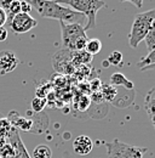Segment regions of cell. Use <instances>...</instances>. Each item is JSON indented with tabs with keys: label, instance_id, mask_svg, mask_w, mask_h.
<instances>
[{
	"label": "cell",
	"instance_id": "6da1fadb",
	"mask_svg": "<svg viewBox=\"0 0 155 158\" xmlns=\"http://www.w3.org/2000/svg\"><path fill=\"white\" fill-rule=\"evenodd\" d=\"M32 9H34L39 15L44 19L58 20L63 23H78L82 24L86 17L69 7H66L55 0H24Z\"/></svg>",
	"mask_w": 155,
	"mask_h": 158
},
{
	"label": "cell",
	"instance_id": "7a4b0ae2",
	"mask_svg": "<svg viewBox=\"0 0 155 158\" xmlns=\"http://www.w3.org/2000/svg\"><path fill=\"white\" fill-rule=\"evenodd\" d=\"M62 31V43L66 50L69 51H84L87 37L82 24L78 23H63L59 22Z\"/></svg>",
	"mask_w": 155,
	"mask_h": 158
},
{
	"label": "cell",
	"instance_id": "3957f363",
	"mask_svg": "<svg viewBox=\"0 0 155 158\" xmlns=\"http://www.w3.org/2000/svg\"><path fill=\"white\" fill-rule=\"evenodd\" d=\"M58 4L68 5L69 9L82 14L86 19V26L84 27L85 32L89 29H93L96 27V16L97 12L105 6V2L103 0H62L58 1Z\"/></svg>",
	"mask_w": 155,
	"mask_h": 158
},
{
	"label": "cell",
	"instance_id": "277c9868",
	"mask_svg": "<svg viewBox=\"0 0 155 158\" xmlns=\"http://www.w3.org/2000/svg\"><path fill=\"white\" fill-rule=\"evenodd\" d=\"M154 21L155 9L136 15L132 27H131V31H130V34H129V44L132 49H136L138 46V44L142 40H144Z\"/></svg>",
	"mask_w": 155,
	"mask_h": 158
},
{
	"label": "cell",
	"instance_id": "5b68a950",
	"mask_svg": "<svg viewBox=\"0 0 155 158\" xmlns=\"http://www.w3.org/2000/svg\"><path fill=\"white\" fill-rule=\"evenodd\" d=\"M109 158H143L144 153L148 151L147 147H139L129 145L120 140H113L105 143Z\"/></svg>",
	"mask_w": 155,
	"mask_h": 158
},
{
	"label": "cell",
	"instance_id": "8992f818",
	"mask_svg": "<svg viewBox=\"0 0 155 158\" xmlns=\"http://www.w3.org/2000/svg\"><path fill=\"white\" fill-rule=\"evenodd\" d=\"M37 24H38V22L35 19H33L30 16V14L19 12L16 16H14V19L11 20L9 27L12 29L14 33L23 34V33H27V32L32 31L34 27H37Z\"/></svg>",
	"mask_w": 155,
	"mask_h": 158
},
{
	"label": "cell",
	"instance_id": "52a82bcc",
	"mask_svg": "<svg viewBox=\"0 0 155 158\" xmlns=\"http://www.w3.org/2000/svg\"><path fill=\"white\" fill-rule=\"evenodd\" d=\"M19 64V60L16 54L11 50H2L0 51V76H5L15 71Z\"/></svg>",
	"mask_w": 155,
	"mask_h": 158
},
{
	"label": "cell",
	"instance_id": "ba28073f",
	"mask_svg": "<svg viewBox=\"0 0 155 158\" xmlns=\"http://www.w3.org/2000/svg\"><path fill=\"white\" fill-rule=\"evenodd\" d=\"M6 141L10 142L14 146V148H15V158H30L26 146H24V143H23V141H22V139L19 136L17 129H15V128L11 129L10 134L6 136Z\"/></svg>",
	"mask_w": 155,
	"mask_h": 158
},
{
	"label": "cell",
	"instance_id": "9c48e42d",
	"mask_svg": "<svg viewBox=\"0 0 155 158\" xmlns=\"http://www.w3.org/2000/svg\"><path fill=\"white\" fill-rule=\"evenodd\" d=\"M93 148V142L87 135H79L73 141V150L79 156L89 155Z\"/></svg>",
	"mask_w": 155,
	"mask_h": 158
},
{
	"label": "cell",
	"instance_id": "30bf717a",
	"mask_svg": "<svg viewBox=\"0 0 155 158\" xmlns=\"http://www.w3.org/2000/svg\"><path fill=\"white\" fill-rule=\"evenodd\" d=\"M144 108L149 116V118L152 119L153 124L155 123V88L150 89L149 93L145 95L144 99Z\"/></svg>",
	"mask_w": 155,
	"mask_h": 158
},
{
	"label": "cell",
	"instance_id": "8fae6325",
	"mask_svg": "<svg viewBox=\"0 0 155 158\" xmlns=\"http://www.w3.org/2000/svg\"><path fill=\"white\" fill-rule=\"evenodd\" d=\"M110 85L114 86V88H116V86H124L126 89H133V83L131 80H129L120 72H115V73H113L110 76Z\"/></svg>",
	"mask_w": 155,
	"mask_h": 158
},
{
	"label": "cell",
	"instance_id": "7c38bea8",
	"mask_svg": "<svg viewBox=\"0 0 155 158\" xmlns=\"http://www.w3.org/2000/svg\"><path fill=\"white\" fill-rule=\"evenodd\" d=\"M101 50H102V41L101 40L97 39V38L87 39L86 45H85V49H84L85 52H87L89 55L93 56V55H97Z\"/></svg>",
	"mask_w": 155,
	"mask_h": 158
},
{
	"label": "cell",
	"instance_id": "4fadbf2b",
	"mask_svg": "<svg viewBox=\"0 0 155 158\" xmlns=\"http://www.w3.org/2000/svg\"><path fill=\"white\" fill-rule=\"evenodd\" d=\"M30 158H52V151L47 145H38L32 153Z\"/></svg>",
	"mask_w": 155,
	"mask_h": 158
},
{
	"label": "cell",
	"instance_id": "5bb4252c",
	"mask_svg": "<svg viewBox=\"0 0 155 158\" xmlns=\"http://www.w3.org/2000/svg\"><path fill=\"white\" fill-rule=\"evenodd\" d=\"M137 66L139 67L141 71H142L143 68H145V67L155 66V49L154 50H152V51H149V54L141 60V61L137 63Z\"/></svg>",
	"mask_w": 155,
	"mask_h": 158
},
{
	"label": "cell",
	"instance_id": "9a60e30c",
	"mask_svg": "<svg viewBox=\"0 0 155 158\" xmlns=\"http://www.w3.org/2000/svg\"><path fill=\"white\" fill-rule=\"evenodd\" d=\"M0 157L1 158H15V148L14 146L5 141L1 146H0Z\"/></svg>",
	"mask_w": 155,
	"mask_h": 158
},
{
	"label": "cell",
	"instance_id": "2e32d148",
	"mask_svg": "<svg viewBox=\"0 0 155 158\" xmlns=\"http://www.w3.org/2000/svg\"><path fill=\"white\" fill-rule=\"evenodd\" d=\"M144 40H145V44H147L148 50H149V51L154 50L155 49V21L153 22L150 29L148 31V33H147Z\"/></svg>",
	"mask_w": 155,
	"mask_h": 158
},
{
	"label": "cell",
	"instance_id": "e0dca14e",
	"mask_svg": "<svg viewBox=\"0 0 155 158\" xmlns=\"http://www.w3.org/2000/svg\"><path fill=\"white\" fill-rule=\"evenodd\" d=\"M12 128L14 127L11 125V123L9 122V119L6 118V117L0 118V138L6 139V136L10 134Z\"/></svg>",
	"mask_w": 155,
	"mask_h": 158
},
{
	"label": "cell",
	"instance_id": "ac0fdd59",
	"mask_svg": "<svg viewBox=\"0 0 155 158\" xmlns=\"http://www.w3.org/2000/svg\"><path fill=\"white\" fill-rule=\"evenodd\" d=\"M102 98L108 101H113L115 99V95H116V88L112 86V85H103L102 86Z\"/></svg>",
	"mask_w": 155,
	"mask_h": 158
},
{
	"label": "cell",
	"instance_id": "d6986e66",
	"mask_svg": "<svg viewBox=\"0 0 155 158\" xmlns=\"http://www.w3.org/2000/svg\"><path fill=\"white\" fill-rule=\"evenodd\" d=\"M46 106V100L42 99V98H34L32 100V110L35 112V113H41L42 110L45 108Z\"/></svg>",
	"mask_w": 155,
	"mask_h": 158
},
{
	"label": "cell",
	"instance_id": "ffe728a7",
	"mask_svg": "<svg viewBox=\"0 0 155 158\" xmlns=\"http://www.w3.org/2000/svg\"><path fill=\"white\" fill-rule=\"evenodd\" d=\"M108 63L113 64V66H120L122 64V54L120 51H113L110 52V55L108 56Z\"/></svg>",
	"mask_w": 155,
	"mask_h": 158
},
{
	"label": "cell",
	"instance_id": "44dd1931",
	"mask_svg": "<svg viewBox=\"0 0 155 158\" xmlns=\"http://www.w3.org/2000/svg\"><path fill=\"white\" fill-rule=\"evenodd\" d=\"M19 1H21V11L24 12V14H29L30 10H32V6L24 0H19Z\"/></svg>",
	"mask_w": 155,
	"mask_h": 158
},
{
	"label": "cell",
	"instance_id": "7402d4cb",
	"mask_svg": "<svg viewBox=\"0 0 155 158\" xmlns=\"http://www.w3.org/2000/svg\"><path fill=\"white\" fill-rule=\"evenodd\" d=\"M11 2H12V0H0V7L6 12L11 5Z\"/></svg>",
	"mask_w": 155,
	"mask_h": 158
},
{
	"label": "cell",
	"instance_id": "603a6c76",
	"mask_svg": "<svg viewBox=\"0 0 155 158\" xmlns=\"http://www.w3.org/2000/svg\"><path fill=\"white\" fill-rule=\"evenodd\" d=\"M6 21H7L6 12L0 7V27H4V26L6 24Z\"/></svg>",
	"mask_w": 155,
	"mask_h": 158
},
{
	"label": "cell",
	"instance_id": "cb8c5ba5",
	"mask_svg": "<svg viewBox=\"0 0 155 158\" xmlns=\"http://www.w3.org/2000/svg\"><path fill=\"white\" fill-rule=\"evenodd\" d=\"M7 39V28L6 27H0V41Z\"/></svg>",
	"mask_w": 155,
	"mask_h": 158
},
{
	"label": "cell",
	"instance_id": "d4e9b609",
	"mask_svg": "<svg viewBox=\"0 0 155 158\" xmlns=\"http://www.w3.org/2000/svg\"><path fill=\"white\" fill-rule=\"evenodd\" d=\"M120 1H129V2L133 4L136 7H142V5H143V0H120Z\"/></svg>",
	"mask_w": 155,
	"mask_h": 158
},
{
	"label": "cell",
	"instance_id": "484cf974",
	"mask_svg": "<svg viewBox=\"0 0 155 158\" xmlns=\"http://www.w3.org/2000/svg\"><path fill=\"white\" fill-rule=\"evenodd\" d=\"M102 64H103V67H105V68H108V67H109L108 61H103V62H102Z\"/></svg>",
	"mask_w": 155,
	"mask_h": 158
},
{
	"label": "cell",
	"instance_id": "4316f807",
	"mask_svg": "<svg viewBox=\"0 0 155 158\" xmlns=\"http://www.w3.org/2000/svg\"><path fill=\"white\" fill-rule=\"evenodd\" d=\"M149 69H155V66H152V67H145V68H143L142 71H149Z\"/></svg>",
	"mask_w": 155,
	"mask_h": 158
},
{
	"label": "cell",
	"instance_id": "83f0119b",
	"mask_svg": "<svg viewBox=\"0 0 155 158\" xmlns=\"http://www.w3.org/2000/svg\"><path fill=\"white\" fill-rule=\"evenodd\" d=\"M63 158H72V157H69V156H68V155H67V153H66V155H64V156H63Z\"/></svg>",
	"mask_w": 155,
	"mask_h": 158
},
{
	"label": "cell",
	"instance_id": "f1b7e54d",
	"mask_svg": "<svg viewBox=\"0 0 155 158\" xmlns=\"http://www.w3.org/2000/svg\"><path fill=\"white\" fill-rule=\"evenodd\" d=\"M55 1H56V2H58V1H62V0H55Z\"/></svg>",
	"mask_w": 155,
	"mask_h": 158
},
{
	"label": "cell",
	"instance_id": "f546056e",
	"mask_svg": "<svg viewBox=\"0 0 155 158\" xmlns=\"http://www.w3.org/2000/svg\"><path fill=\"white\" fill-rule=\"evenodd\" d=\"M153 125H154V129H155V123H154V124H153Z\"/></svg>",
	"mask_w": 155,
	"mask_h": 158
},
{
	"label": "cell",
	"instance_id": "4dcf8cb0",
	"mask_svg": "<svg viewBox=\"0 0 155 158\" xmlns=\"http://www.w3.org/2000/svg\"><path fill=\"white\" fill-rule=\"evenodd\" d=\"M0 158H1V157H0Z\"/></svg>",
	"mask_w": 155,
	"mask_h": 158
}]
</instances>
